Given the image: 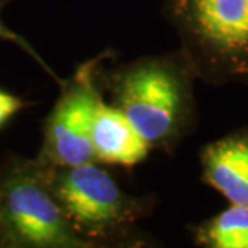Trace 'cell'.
I'll return each mask as SVG.
<instances>
[{"label": "cell", "instance_id": "1", "mask_svg": "<svg viewBox=\"0 0 248 248\" xmlns=\"http://www.w3.org/2000/svg\"><path fill=\"white\" fill-rule=\"evenodd\" d=\"M192 63L181 50L142 57L102 75L112 105L151 149L172 153L196 123Z\"/></svg>", "mask_w": 248, "mask_h": 248}, {"label": "cell", "instance_id": "2", "mask_svg": "<svg viewBox=\"0 0 248 248\" xmlns=\"http://www.w3.org/2000/svg\"><path fill=\"white\" fill-rule=\"evenodd\" d=\"M197 79L248 84V0H164Z\"/></svg>", "mask_w": 248, "mask_h": 248}, {"label": "cell", "instance_id": "3", "mask_svg": "<svg viewBox=\"0 0 248 248\" xmlns=\"http://www.w3.org/2000/svg\"><path fill=\"white\" fill-rule=\"evenodd\" d=\"M42 166L43 177L73 229L94 246L120 237L148 217L152 204L124 192L98 161Z\"/></svg>", "mask_w": 248, "mask_h": 248}, {"label": "cell", "instance_id": "4", "mask_svg": "<svg viewBox=\"0 0 248 248\" xmlns=\"http://www.w3.org/2000/svg\"><path fill=\"white\" fill-rule=\"evenodd\" d=\"M0 222L10 248H91L73 229L36 159L0 166Z\"/></svg>", "mask_w": 248, "mask_h": 248}, {"label": "cell", "instance_id": "5", "mask_svg": "<svg viewBox=\"0 0 248 248\" xmlns=\"http://www.w3.org/2000/svg\"><path fill=\"white\" fill-rule=\"evenodd\" d=\"M108 54L79 65L69 79L63 80L61 95L47 117L43 143L37 161L46 166H78L97 161L91 128L102 91L101 66Z\"/></svg>", "mask_w": 248, "mask_h": 248}, {"label": "cell", "instance_id": "6", "mask_svg": "<svg viewBox=\"0 0 248 248\" xmlns=\"http://www.w3.org/2000/svg\"><path fill=\"white\" fill-rule=\"evenodd\" d=\"M204 184L229 204L248 205V130H239L208 143L202 152Z\"/></svg>", "mask_w": 248, "mask_h": 248}, {"label": "cell", "instance_id": "7", "mask_svg": "<svg viewBox=\"0 0 248 248\" xmlns=\"http://www.w3.org/2000/svg\"><path fill=\"white\" fill-rule=\"evenodd\" d=\"M91 142L98 163L134 167L148 157L151 146L112 104L99 98L91 128Z\"/></svg>", "mask_w": 248, "mask_h": 248}, {"label": "cell", "instance_id": "8", "mask_svg": "<svg viewBox=\"0 0 248 248\" xmlns=\"http://www.w3.org/2000/svg\"><path fill=\"white\" fill-rule=\"evenodd\" d=\"M195 241L207 248H248V205L229 204L226 210L200 223Z\"/></svg>", "mask_w": 248, "mask_h": 248}, {"label": "cell", "instance_id": "9", "mask_svg": "<svg viewBox=\"0 0 248 248\" xmlns=\"http://www.w3.org/2000/svg\"><path fill=\"white\" fill-rule=\"evenodd\" d=\"M11 1H13V0H0V40L10 42V43H13L14 46L19 47V48L27 54V55H29L37 65H40V68H42L46 73H48V75L55 80V83H58V84L61 86L63 80L60 79V78L57 76V73L47 65V62L39 55V53L32 47V45H31L28 40H25L22 36L18 35L17 32H14V31H11L9 27H6V24L3 22V19H1V13H3L4 7H7V4H10Z\"/></svg>", "mask_w": 248, "mask_h": 248}, {"label": "cell", "instance_id": "10", "mask_svg": "<svg viewBox=\"0 0 248 248\" xmlns=\"http://www.w3.org/2000/svg\"><path fill=\"white\" fill-rule=\"evenodd\" d=\"M24 105L25 104L21 98L0 91V127L7 123L13 116L24 108Z\"/></svg>", "mask_w": 248, "mask_h": 248}, {"label": "cell", "instance_id": "11", "mask_svg": "<svg viewBox=\"0 0 248 248\" xmlns=\"http://www.w3.org/2000/svg\"><path fill=\"white\" fill-rule=\"evenodd\" d=\"M0 247H7V244H6V236H4V231H3L1 222H0Z\"/></svg>", "mask_w": 248, "mask_h": 248}]
</instances>
